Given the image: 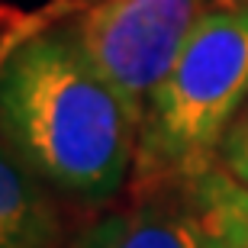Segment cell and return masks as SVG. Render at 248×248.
<instances>
[{
	"label": "cell",
	"instance_id": "52a82bcc",
	"mask_svg": "<svg viewBox=\"0 0 248 248\" xmlns=\"http://www.w3.org/2000/svg\"><path fill=\"white\" fill-rule=\"evenodd\" d=\"M216 165L248 193V113L229 129V136H226V142L219 148Z\"/></svg>",
	"mask_w": 248,
	"mask_h": 248
},
{
	"label": "cell",
	"instance_id": "5b68a950",
	"mask_svg": "<svg viewBox=\"0 0 248 248\" xmlns=\"http://www.w3.org/2000/svg\"><path fill=\"white\" fill-rule=\"evenodd\" d=\"M62 216L46 184L0 152V248H62Z\"/></svg>",
	"mask_w": 248,
	"mask_h": 248
},
{
	"label": "cell",
	"instance_id": "7a4b0ae2",
	"mask_svg": "<svg viewBox=\"0 0 248 248\" xmlns=\"http://www.w3.org/2000/svg\"><path fill=\"white\" fill-rule=\"evenodd\" d=\"M248 103V3L206 10L142 110L132 187L190 184L216 168Z\"/></svg>",
	"mask_w": 248,
	"mask_h": 248
},
{
	"label": "cell",
	"instance_id": "6da1fadb",
	"mask_svg": "<svg viewBox=\"0 0 248 248\" xmlns=\"http://www.w3.org/2000/svg\"><path fill=\"white\" fill-rule=\"evenodd\" d=\"M142 113L84 55L68 26L0 55V132L48 190L107 203L132 181Z\"/></svg>",
	"mask_w": 248,
	"mask_h": 248
},
{
	"label": "cell",
	"instance_id": "8992f818",
	"mask_svg": "<svg viewBox=\"0 0 248 248\" xmlns=\"http://www.w3.org/2000/svg\"><path fill=\"white\" fill-rule=\"evenodd\" d=\"M190 193L203 222V248H248V229L226 197L219 165L190 181Z\"/></svg>",
	"mask_w": 248,
	"mask_h": 248
},
{
	"label": "cell",
	"instance_id": "277c9868",
	"mask_svg": "<svg viewBox=\"0 0 248 248\" xmlns=\"http://www.w3.org/2000/svg\"><path fill=\"white\" fill-rule=\"evenodd\" d=\"M62 248H203V222L190 184L132 187L129 206L100 213Z\"/></svg>",
	"mask_w": 248,
	"mask_h": 248
},
{
	"label": "cell",
	"instance_id": "3957f363",
	"mask_svg": "<svg viewBox=\"0 0 248 248\" xmlns=\"http://www.w3.org/2000/svg\"><path fill=\"white\" fill-rule=\"evenodd\" d=\"M206 0H87L71 36L139 113L206 16Z\"/></svg>",
	"mask_w": 248,
	"mask_h": 248
},
{
	"label": "cell",
	"instance_id": "ba28073f",
	"mask_svg": "<svg viewBox=\"0 0 248 248\" xmlns=\"http://www.w3.org/2000/svg\"><path fill=\"white\" fill-rule=\"evenodd\" d=\"M219 171H222V168H219ZM222 187H226V197H229L232 210L239 213V219L245 222V229H248V193L242 190V187L235 184V181H232V177L226 174V171H222Z\"/></svg>",
	"mask_w": 248,
	"mask_h": 248
}]
</instances>
